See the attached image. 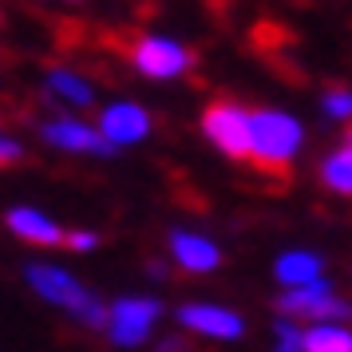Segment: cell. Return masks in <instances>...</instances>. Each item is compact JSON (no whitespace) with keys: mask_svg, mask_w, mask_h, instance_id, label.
<instances>
[{"mask_svg":"<svg viewBox=\"0 0 352 352\" xmlns=\"http://www.w3.org/2000/svg\"><path fill=\"white\" fill-rule=\"evenodd\" d=\"M301 143H305V127L289 111H277V107L250 111V159L261 170L285 178L289 162L297 159Z\"/></svg>","mask_w":352,"mask_h":352,"instance_id":"6da1fadb","label":"cell"},{"mask_svg":"<svg viewBox=\"0 0 352 352\" xmlns=\"http://www.w3.org/2000/svg\"><path fill=\"white\" fill-rule=\"evenodd\" d=\"M24 277H28V285H32L36 297H44L48 305L72 313L87 329H107V309H103V301H99L96 293H87L67 270L48 265V261H36V265L24 270Z\"/></svg>","mask_w":352,"mask_h":352,"instance_id":"7a4b0ae2","label":"cell"},{"mask_svg":"<svg viewBox=\"0 0 352 352\" xmlns=\"http://www.w3.org/2000/svg\"><path fill=\"white\" fill-rule=\"evenodd\" d=\"M202 135L226 159H250V111L234 99H218L202 111Z\"/></svg>","mask_w":352,"mask_h":352,"instance_id":"3957f363","label":"cell"},{"mask_svg":"<svg viewBox=\"0 0 352 352\" xmlns=\"http://www.w3.org/2000/svg\"><path fill=\"white\" fill-rule=\"evenodd\" d=\"M277 313L289 317H305V320H349L352 317V301L336 297L333 285L317 277V281H305V285H289L277 297Z\"/></svg>","mask_w":352,"mask_h":352,"instance_id":"277c9868","label":"cell"},{"mask_svg":"<svg viewBox=\"0 0 352 352\" xmlns=\"http://www.w3.org/2000/svg\"><path fill=\"white\" fill-rule=\"evenodd\" d=\"M159 313H162V305L155 297H119L107 309V336H111V344H119V349L146 344Z\"/></svg>","mask_w":352,"mask_h":352,"instance_id":"5b68a950","label":"cell"},{"mask_svg":"<svg viewBox=\"0 0 352 352\" xmlns=\"http://www.w3.org/2000/svg\"><path fill=\"white\" fill-rule=\"evenodd\" d=\"M131 64L146 80H178L182 72H190L194 56L186 44H178L170 36H143L131 48Z\"/></svg>","mask_w":352,"mask_h":352,"instance_id":"8992f818","label":"cell"},{"mask_svg":"<svg viewBox=\"0 0 352 352\" xmlns=\"http://www.w3.org/2000/svg\"><path fill=\"white\" fill-rule=\"evenodd\" d=\"M44 143L64 151V155H99V159H111L119 146L103 135L91 123H80V119H48L44 123Z\"/></svg>","mask_w":352,"mask_h":352,"instance_id":"52a82bcc","label":"cell"},{"mask_svg":"<svg viewBox=\"0 0 352 352\" xmlns=\"http://www.w3.org/2000/svg\"><path fill=\"white\" fill-rule=\"evenodd\" d=\"M178 320L198 336H210V340H238L245 333V320L234 313V309H226V305H182L178 309Z\"/></svg>","mask_w":352,"mask_h":352,"instance_id":"ba28073f","label":"cell"},{"mask_svg":"<svg viewBox=\"0 0 352 352\" xmlns=\"http://www.w3.org/2000/svg\"><path fill=\"white\" fill-rule=\"evenodd\" d=\"M99 131L115 146H135L151 135V115L139 103H111V107H103V115H99Z\"/></svg>","mask_w":352,"mask_h":352,"instance_id":"9c48e42d","label":"cell"},{"mask_svg":"<svg viewBox=\"0 0 352 352\" xmlns=\"http://www.w3.org/2000/svg\"><path fill=\"white\" fill-rule=\"evenodd\" d=\"M170 257L186 273H214L222 265V250L210 238H202V234H190V230H175L170 234Z\"/></svg>","mask_w":352,"mask_h":352,"instance_id":"30bf717a","label":"cell"},{"mask_svg":"<svg viewBox=\"0 0 352 352\" xmlns=\"http://www.w3.org/2000/svg\"><path fill=\"white\" fill-rule=\"evenodd\" d=\"M8 230L16 234L20 241H32V245H60L64 241V230L56 226V218H48V214H40V210L32 206H16V210H8Z\"/></svg>","mask_w":352,"mask_h":352,"instance_id":"8fae6325","label":"cell"},{"mask_svg":"<svg viewBox=\"0 0 352 352\" xmlns=\"http://www.w3.org/2000/svg\"><path fill=\"white\" fill-rule=\"evenodd\" d=\"M273 273H277V281H281L285 289L289 285H305V281L324 277V261H320L317 254H309V250H289V254L277 257Z\"/></svg>","mask_w":352,"mask_h":352,"instance_id":"7c38bea8","label":"cell"},{"mask_svg":"<svg viewBox=\"0 0 352 352\" xmlns=\"http://www.w3.org/2000/svg\"><path fill=\"white\" fill-rule=\"evenodd\" d=\"M301 352H352V329L340 320H317L305 329Z\"/></svg>","mask_w":352,"mask_h":352,"instance_id":"4fadbf2b","label":"cell"},{"mask_svg":"<svg viewBox=\"0 0 352 352\" xmlns=\"http://www.w3.org/2000/svg\"><path fill=\"white\" fill-rule=\"evenodd\" d=\"M48 91H52L56 99L72 103V107H91V99H96V87L83 80V76L67 72V67H56V72H48Z\"/></svg>","mask_w":352,"mask_h":352,"instance_id":"5bb4252c","label":"cell"},{"mask_svg":"<svg viewBox=\"0 0 352 352\" xmlns=\"http://www.w3.org/2000/svg\"><path fill=\"white\" fill-rule=\"evenodd\" d=\"M320 182L324 190L340 194V198H352V146H336L329 159L320 162Z\"/></svg>","mask_w":352,"mask_h":352,"instance_id":"9a60e30c","label":"cell"},{"mask_svg":"<svg viewBox=\"0 0 352 352\" xmlns=\"http://www.w3.org/2000/svg\"><path fill=\"white\" fill-rule=\"evenodd\" d=\"M320 111L329 115V119H352V87H329L324 96H320Z\"/></svg>","mask_w":352,"mask_h":352,"instance_id":"2e32d148","label":"cell"},{"mask_svg":"<svg viewBox=\"0 0 352 352\" xmlns=\"http://www.w3.org/2000/svg\"><path fill=\"white\" fill-rule=\"evenodd\" d=\"M273 336H277V349H281V352H301L305 329H297V324H293V317L285 313V317L273 324Z\"/></svg>","mask_w":352,"mask_h":352,"instance_id":"e0dca14e","label":"cell"},{"mask_svg":"<svg viewBox=\"0 0 352 352\" xmlns=\"http://www.w3.org/2000/svg\"><path fill=\"white\" fill-rule=\"evenodd\" d=\"M67 250H76V254H91L99 245V234H91V230H72V234H64Z\"/></svg>","mask_w":352,"mask_h":352,"instance_id":"ac0fdd59","label":"cell"},{"mask_svg":"<svg viewBox=\"0 0 352 352\" xmlns=\"http://www.w3.org/2000/svg\"><path fill=\"white\" fill-rule=\"evenodd\" d=\"M20 155H24V146L16 139H0V162H16Z\"/></svg>","mask_w":352,"mask_h":352,"instance_id":"d6986e66","label":"cell"},{"mask_svg":"<svg viewBox=\"0 0 352 352\" xmlns=\"http://www.w3.org/2000/svg\"><path fill=\"white\" fill-rule=\"evenodd\" d=\"M146 273H151V277H162V273H166V265H162V261H151V265H146Z\"/></svg>","mask_w":352,"mask_h":352,"instance_id":"ffe728a7","label":"cell"},{"mask_svg":"<svg viewBox=\"0 0 352 352\" xmlns=\"http://www.w3.org/2000/svg\"><path fill=\"white\" fill-rule=\"evenodd\" d=\"M344 143H349V146H352V123H349V131H344Z\"/></svg>","mask_w":352,"mask_h":352,"instance_id":"44dd1931","label":"cell"}]
</instances>
